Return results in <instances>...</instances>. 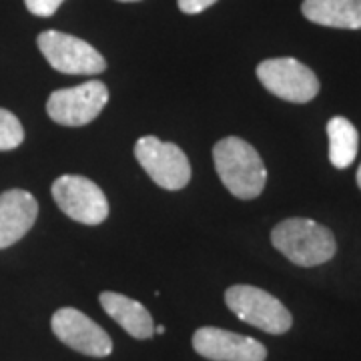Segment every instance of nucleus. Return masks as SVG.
Masks as SVG:
<instances>
[{
  "mask_svg": "<svg viewBox=\"0 0 361 361\" xmlns=\"http://www.w3.org/2000/svg\"><path fill=\"white\" fill-rule=\"evenodd\" d=\"M213 161L225 189L237 199L251 201L263 193L267 169L257 151L239 137H225L213 149Z\"/></svg>",
  "mask_w": 361,
  "mask_h": 361,
  "instance_id": "f257e3e1",
  "label": "nucleus"
},
{
  "mask_svg": "<svg viewBox=\"0 0 361 361\" xmlns=\"http://www.w3.org/2000/svg\"><path fill=\"white\" fill-rule=\"evenodd\" d=\"M273 247L299 267H317L334 259L337 243L334 233L322 223L303 217L281 221L271 231Z\"/></svg>",
  "mask_w": 361,
  "mask_h": 361,
  "instance_id": "f03ea898",
  "label": "nucleus"
},
{
  "mask_svg": "<svg viewBox=\"0 0 361 361\" xmlns=\"http://www.w3.org/2000/svg\"><path fill=\"white\" fill-rule=\"evenodd\" d=\"M227 307L241 319L271 336L287 334L293 325V315L283 303L253 285H233L225 291Z\"/></svg>",
  "mask_w": 361,
  "mask_h": 361,
  "instance_id": "7ed1b4c3",
  "label": "nucleus"
},
{
  "mask_svg": "<svg viewBox=\"0 0 361 361\" xmlns=\"http://www.w3.org/2000/svg\"><path fill=\"white\" fill-rule=\"evenodd\" d=\"M135 157L145 173L167 191H179L191 180V163L175 142L147 135L135 145Z\"/></svg>",
  "mask_w": 361,
  "mask_h": 361,
  "instance_id": "20e7f679",
  "label": "nucleus"
},
{
  "mask_svg": "<svg viewBox=\"0 0 361 361\" xmlns=\"http://www.w3.org/2000/svg\"><path fill=\"white\" fill-rule=\"evenodd\" d=\"M47 63L65 75H99L106 68L103 54L87 40L59 30H44L37 39Z\"/></svg>",
  "mask_w": 361,
  "mask_h": 361,
  "instance_id": "39448f33",
  "label": "nucleus"
},
{
  "mask_svg": "<svg viewBox=\"0 0 361 361\" xmlns=\"http://www.w3.org/2000/svg\"><path fill=\"white\" fill-rule=\"evenodd\" d=\"M257 78L271 94L287 103H310L319 92V78L315 73L291 56L263 61L257 66Z\"/></svg>",
  "mask_w": 361,
  "mask_h": 361,
  "instance_id": "423d86ee",
  "label": "nucleus"
},
{
  "mask_svg": "<svg viewBox=\"0 0 361 361\" xmlns=\"http://www.w3.org/2000/svg\"><path fill=\"white\" fill-rule=\"evenodd\" d=\"M109 103V89L101 80H89L78 87L59 89L47 101V113L65 127H82L92 123Z\"/></svg>",
  "mask_w": 361,
  "mask_h": 361,
  "instance_id": "0eeeda50",
  "label": "nucleus"
},
{
  "mask_svg": "<svg viewBox=\"0 0 361 361\" xmlns=\"http://www.w3.org/2000/svg\"><path fill=\"white\" fill-rule=\"evenodd\" d=\"M52 199L66 217L99 225L109 217V201L103 189L82 175H63L52 183Z\"/></svg>",
  "mask_w": 361,
  "mask_h": 361,
  "instance_id": "6e6552de",
  "label": "nucleus"
},
{
  "mask_svg": "<svg viewBox=\"0 0 361 361\" xmlns=\"http://www.w3.org/2000/svg\"><path fill=\"white\" fill-rule=\"evenodd\" d=\"M52 334L65 345L89 357H106L113 351V339L99 323L75 307L59 310L51 319Z\"/></svg>",
  "mask_w": 361,
  "mask_h": 361,
  "instance_id": "1a4fd4ad",
  "label": "nucleus"
},
{
  "mask_svg": "<svg viewBox=\"0 0 361 361\" xmlns=\"http://www.w3.org/2000/svg\"><path fill=\"white\" fill-rule=\"evenodd\" d=\"M193 349L211 361H265V345L249 336L219 327H201L193 334Z\"/></svg>",
  "mask_w": 361,
  "mask_h": 361,
  "instance_id": "9d476101",
  "label": "nucleus"
},
{
  "mask_svg": "<svg viewBox=\"0 0 361 361\" xmlns=\"http://www.w3.org/2000/svg\"><path fill=\"white\" fill-rule=\"evenodd\" d=\"M39 215V203L23 189L0 195V249L14 245L32 229Z\"/></svg>",
  "mask_w": 361,
  "mask_h": 361,
  "instance_id": "9b49d317",
  "label": "nucleus"
},
{
  "mask_svg": "<svg viewBox=\"0 0 361 361\" xmlns=\"http://www.w3.org/2000/svg\"><path fill=\"white\" fill-rule=\"evenodd\" d=\"M99 301H101V307L109 313V317H113L135 339H149L155 336L153 317L142 303L127 295L115 293V291L101 293Z\"/></svg>",
  "mask_w": 361,
  "mask_h": 361,
  "instance_id": "f8f14e48",
  "label": "nucleus"
},
{
  "mask_svg": "<svg viewBox=\"0 0 361 361\" xmlns=\"http://www.w3.org/2000/svg\"><path fill=\"white\" fill-rule=\"evenodd\" d=\"M303 16L313 25L329 28H361V0H303Z\"/></svg>",
  "mask_w": 361,
  "mask_h": 361,
  "instance_id": "ddd939ff",
  "label": "nucleus"
},
{
  "mask_svg": "<svg viewBox=\"0 0 361 361\" xmlns=\"http://www.w3.org/2000/svg\"><path fill=\"white\" fill-rule=\"evenodd\" d=\"M329 137V161L336 169H348L360 149V133L345 116H334L327 123Z\"/></svg>",
  "mask_w": 361,
  "mask_h": 361,
  "instance_id": "4468645a",
  "label": "nucleus"
},
{
  "mask_svg": "<svg viewBox=\"0 0 361 361\" xmlns=\"http://www.w3.org/2000/svg\"><path fill=\"white\" fill-rule=\"evenodd\" d=\"M25 141V129L20 121L6 109H0V151H13Z\"/></svg>",
  "mask_w": 361,
  "mask_h": 361,
  "instance_id": "2eb2a0df",
  "label": "nucleus"
},
{
  "mask_svg": "<svg viewBox=\"0 0 361 361\" xmlns=\"http://www.w3.org/2000/svg\"><path fill=\"white\" fill-rule=\"evenodd\" d=\"M65 0H25L26 8L37 16H52Z\"/></svg>",
  "mask_w": 361,
  "mask_h": 361,
  "instance_id": "dca6fc26",
  "label": "nucleus"
},
{
  "mask_svg": "<svg viewBox=\"0 0 361 361\" xmlns=\"http://www.w3.org/2000/svg\"><path fill=\"white\" fill-rule=\"evenodd\" d=\"M177 2H179V8L183 13L197 14L203 13L209 6H213L217 0H177Z\"/></svg>",
  "mask_w": 361,
  "mask_h": 361,
  "instance_id": "f3484780",
  "label": "nucleus"
},
{
  "mask_svg": "<svg viewBox=\"0 0 361 361\" xmlns=\"http://www.w3.org/2000/svg\"><path fill=\"white\" fill-rule=\"evenodd\" d=\"M155 334H159V336H161V334H165V325H157Z\"/></svg>",
  "mask_w": 361,
  "mask_h": 361,
  "instance_id": "a211bd4d",
  "label": "nucleus"
},
{
  "mask_svg": "<svg viewBox=\"0 0 361 361\" xmlns=\"http://www.w3.org/2000/svg\"><path fill=\"white\" fill-rule=\"evenodd\" d=\"M355 179H357V187L361 189V165H360V169H357V177H355Z\"/></svg>",
  "mask_w": 361,
  "mask_h": 361,
  "instance_id": "6ab92c4d",
  "label": "nucleus"
},
{
  "mask_svg": "<svg viewBox=\"0 0 361 361\" xmlns=\"http://www.w3.org/2000/svg\"><path fill=\"white\" fill-rule=\"evenodd\" d=\"M121 2H139V0H121Z\"/></svg>",
  "mask_w": 361,
  "mask_h": 361,
  "instance_id": "aec40b11",
  "label": "nucleus"
}]
</instances>
